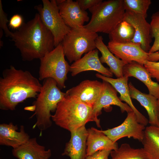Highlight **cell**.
Returning a JSON list of instances; mask_svg holds the SVG:
<instances>
[{"label":"cell","instance_id":"f546056e","mask_svg":"<svg viewBox=\"0 0 159 159\" xmlns=\"http://www.w3.org/2000/svg\"><path fill=\"white\" fill-rule=\"evenodd\" d=\"M7 15L4 11L1 0H0V30L4 32L6 36L11 38L12 32L9 29L7 24L9 21L7 19Z\"/></svg>","mask_w":159,"mask_h":159},{"label":"cell","instance_id":"d4e9b609","mask_svg":"<svg viewBox=\"0 0 159 159\" xmlns=\"http://www.w3.org/2000/svg\"><path fill=\"white\" fill-rule=\"evenodd\" d=\"M110 159H149L143 148H134L127 143L122 144L119 147L111 151Z\"/></svg>","mask_w":159,"mask_h":159},{"label":"cell","instance_id":"836d02e7","mask_svg":"<svg viewBox=\"0 0 159 159\" xmlns=\"http://www.w3.org/2000/svg\"><path fill=\"white\" fill-rule=\"evenodd\" d=\"M159 60V52L153 53H148V61L153 62H157Z\"/></svg>","mask_w":159,"mask_h":159},{"label":"cell","instance_id":"1f68e13d","mask_svg":"<svg viewBox=\"0 0 159 159\" xmlns=\"http://www.w3.org/2000/svg\"><path fill=\"white\" fill-rule=\"evenodd\" d=\"M23 23L22 16L18 14H15L11 18L9 21V26L12 29H18Z\"/></svg>","mask_w":159,"mask_h":159},{"label":"cell","instance_id":"7a4b0ae2","mask_svg":"<svg viewBox=\"0 0 159 159\" xmlns=\"http://www.w3.org/2000/svg\"><path fill=\"white\" fill-rule=\"evenodd\" d=\"M11 38L24 61L40 59L55 47L53 36L42 23L38 13L27 22H23L12 32Z\"/></svg>","mask_w":159,"mask_h":159},{"label":"cell","instance_id":"e0dca14e","mask_svg":"<svg viewBox=\"0 0 159 159\" xmlns=\"http://www.w3.org/2000/svg\"><path fill=\"white\" fill-rule=\"evenodd\" d=\"M96 77L110 84L120 95L119 98L120 100L126 102L135 114L138 122L145 126L149 123L148 120L141 114L133 104L130 94L128 81V77L124 75L123 77L114 79L108 77L101 74L97 73Z\"/></svg>","mask_w":159,"mask_h":159},{"label":"cell","instance_id":"d6986e66","mask_svg":"<svg viewBox=\"0 0 159 159\" xmlns=\"http://www.w3.org/2000/svg\"><path fill=\"white\" fill-rule=\"evenodd\" d=\"M124 75L134 77L142 82L147 87L149 94L159 99V84L153 81L150 74L144 66L135 62L126 64L123 69Z\"/></svg>","mask_w":159,"mask_h":159},{"label":"cell","instance_id":"603a6c76","mask_svg":"<svg viewBox=\"0 0 159 159\" xmlns=\"http://www.w3.org/2000/svg\"><path fill=\"white\" fill-rule=\"evenodd\" d=\"M95 44L96 48L102 54L100 58L101 63H106L109 67L110 71L117 78L123 77V69L126 63L113 55L104 43L102 36H98Z\"/></svg>","mask_w":159,"mask_h":159},{"label":"cell","instance_id":"7402d4cb","mask_svg":"<svg viewBox=\"0 0 159 159\" xmlns=\"http://www.w3.org/2000/svg\"><path fill=\"white\" fill-rule=\"evenodd\" d=\"M131 97L137 100L145 109L151 125L159 126L158 117V100L152 95L142 93L130 82L128 84Z\"/></svg>","mask_w":159,"mask_h":159},{"label":"cell","instance_id":"9c48e42d","mask_svg":"<svg viewBox=\"0 0 159 159\" xmlns=\"http://www.w3.org/2000/svg\"><path fill=\"white\" fill-rule=\"evenodd\" d=\"M145 126L139 123L133 111L127 113L126 117L119 126L101 131L114 142L124 137H131L141 142Z\"/></svg>","mask_w":159,"mask_h":159},{"label":"cell","instance_id":"5bb4252c","mask_svg":"<svg viewBox=\"0 0 159 159\" xmlns=\"http://www.w3.org/2000/svg\"><path fill=\"white\" fill-rule=\"evenodd\" d=\"M88 71H95L108 77L113 76L109 69L102 64L99 57L98 50L96 49L86 53L70 65L69 72L72 76Z\"/></svg>","mask_w":159,"mask_h":159},{"label":"cell","instance_id":"cb8c5ba5","mask_svg":"<svg viewBox=\"0 0 159 159\" xmlns=\"http://www.w3.org/2000/svg\"><path fill=\"white\" fill-rule=\"evenodd\" d=\"M141 143L149 159H159V126L146 127Z\"/></svg>","mask_w":159,"mask_h":159},{"label":"cell","instance_id":"d6a6232c","mask_svg":"<svg viewBox=\"0 0 159 159\" xmlns=\"http://www.w3.org/2000/svg\"><path fill=\"white\" fill-rule=\"evenodd\" d=\"M111 151L110 150H99L91 155L87 156L85 159H109L108 157Z\"/></svg>","mask_w":159,"mask_h":159},{"label":"cell","instance_id":"7c38bea8","mask_svg":"<svg viewBox=\"0 0 159 159\" xmlns=\"http://www.w3.org/2000/svg\"><path fill=\"white\" fill-rule=\"evenodd\" d=\"M123 21L130 24L135 31L134 36L131 42L140 44L142 48L148 53L151 46L153 38L150 24L144 16L131 11H125Z\"/></svg>","mask_w":159,"mask_h":159},{"label":"cell","instance_id":"8fae6325","mask_svg":"<svg viewBox=\"0 0 159 159\" xmlns=\"http://www.w3.org/2000/svg\"><path fill=\"white\" fill-rule=\"evenodd\" d=\"M107 47L115 56L126 64L135 62L144 65L148 61V53L142 48L139 43L132 42L120 43L110 41Z\"/></svg>","mask_w":159,"mask_h":159},{"label":"cell","instance_id":"ffe728a7","mask_svg":"<svg viewBox=\"0 0 159 159\" xmlns=\"http://www.w3.org/2000/svg\"><path fill=\"white\" fill-rule=\"evenodd\" d=\"M13 155L18 159H49L52 155L50 149L45 150L39 144L36 138H30L19 147L13 149Z\"/></svg>","mask_w":159,"mask_h":159},{"label":"cell","instance_id":"277c9868","mask_svg":"<svg viewBox=\"0 0 159 159\" xmlns=\"http://www.w3.org/2000/svg\"><path fill=\"white\" fill-rule=\"evenodd\" d=\"M92 110V107L65 94L51 119L57 125L71 132L93 121Z\"/></svg>","mask_w":159,"mask_h":159},{"label":"cell","instance_id":"52a82bcc","mask_svg":"<svg viewBox=\"0 0 159 159\" xmlns=\"http://www.w3.org/2000/svg\"><path fill=\"white\" fill-rule=\"evenodd\" d=\"M65 57L61 43L41 58L39 80L51 78L56 81L59 88H65V82L70 68Z\"/></svg>","mask_w":159,"mask_h":159},{"label":"cell","instance_id":"2e32d148","mask_svg":"<svg viewBox=\"0 0 159 159\" xmlns=\"http://www.w3.org/2000/svg\"><path fill=\"white\" fill-rule=\"evenodd\" d=\"M70 133V139L66 144L62 155L68 156L70 159H85L88 133L85 125Z\"/></svg>","mask_w":159,"mask_h":159},{"label":"cell","instance_id":"484cf974","mask_svg":"<svg viewBox=\"0 0 159 159\" xmlns=\"http://www.w3.org/2000/svg\"><path fill=\"white\" fill-rule=\"evenodd\" d=\"M135 34L133 27L127 22L123 21L109 34L110 41L120 43L131 42Z\"/></svg>","mask_w":159,"mask_h":159},{"label":"cell","instance_id":"e575fe53","mask_svg":"<svg viewBox=\"0 0 159 159\" xmlns=\"http://www.w3.org/2000/svg\"><path fill=\"white\" fill-rule=\"evenodd\" d=\"M158 117L159 125V99L158 100Z\"/></svg>","mask_w":159,"mask_h":159},{"label":"cell","instance_id":"4dcf8cb0","mask_svg":"<svg viewBox=\"0 0 159 159\" xmlns=\"http://www.w3.org/2000/svg\"><path fill=\"white\" fill-rule=\"evenodd\" d=\"M80 8L83 10H86L92 8L103 1L102 0H77L76 1Z\"/></svg>","mask_w":159,"mask_h":159},{"label":"cell","instance_id":"9a60e30c","mask_svg":"<svg viewBox=\"0 0 159 159\" xmlns=\"http://www.w3.org/2000/svg\"><path fill=\"white\" fill-rule=\"evenodd\" d=\"M58 6L60 16L70 28L83 26L89 20L87 12L80 8L76 1L63 0Z\"/></svg>","mask_w":159,"mask_h":159},{"label":"cell","instance_id":"8992f818","mask_svg":"<svg viewBox=\"0 0 159 159\" xmlns=\"http://www.w3.org/2000/svg\"><path fill=\"white\" fill-rule=\"evenodd\" d=\"M98 36L84 26L71 28L61 42L65 56L70 63L80 59L84 53L96 48L95 41Z\"/></svg>","mask_w":159,"mask_h":159},{"label":"cell","instance_id":"83f0119b","mask_svg":"<svg viewBox=\"0 0 159 159\" xmlns=\"http://www.w3.org/2000/svg\"><path fill=\"white\" fill-rule=\"evenodd\" d=\"M150 24L152 37L154 40L148 52L150 53L159 52V11L152 14Z\"/></svg>","mask_w":159,"mask_h":159},{"label":"cell","instance_id":"ac0fdd59","mask_svg":"<svg viewBox=\"0 0 159 159\" xmlns=\"http://www.w3.org/2000/svg\"><path fill=\"white\" fill-rule=\"evenodd\" d=\"M17 125L12 122L0 124V145L16 148L26 143L30 138L25 130L24 126L21 125L19 131Z\"/></svg>","mask_w":159,"mask_h":159},{"label":"cell","instance_id":"5b68a950","mask_svg":"<svg viewBox=\"0 0 159 159\" xmlns=\"http://www.w3.org/2000/svg\"><path fill=\"white\" fill-rule=\"evenodd\" d=\"M89 10L91 19L84 27L93 32L108 34L123 21L125 11L123 0L102 1Z\"/></svg>","mask_w":159,"mask_h":159},{"label":"cell","instance_id":"44dd1931","mask_svg":"<svg viewBox=\"0 0 159 159\" xmlns=\"http://www.w3.org/2000/svg\"><path fill=\"white\" fill-rule=\"evenodd\" d=\"M87 156L102 150H115L118 148L117 143L114 142L101 130L92 127L87 129Z\"/></svg>","mask_w":159,"mask_h":159},{"label":"cell","instance_id":"6da1fadb","mask_svg":"<svg viewBox=\"0 0 159 159\" xmlns=\"http://www.w3.org/2000/svg\"><path fill=\"white\" fill-rule=\"evenodd\" d=\"M42 87L39 80L29 72L10 65L4 70L0 78V109L15 110L27 99L36 98Z\"/></svg>","mask_w":159,"mask_h":159},{"label":"cell","instance_id":"ba28073f","mask_svg":"<svg viewBox=\"0 0 159 159\" xmlns=\"http://www.w3.org/2000/svg\"><path fill=\"white\" fill-rule=\"evenodd\" d=\"M43 5L35 6L41 21L45 27L52 34L54 46L57 47L63 41L71 28L65 23L59 13L55 0H42Z\"/></svg>","mask_w":159,"mask_h":159},{"label":"cell","instance_id":"3957f363","mask_svg":"<svg viewBox=\"0 0 159 159\" xmlns=\"http://www.w3.org/2000/svg\"><path fill=\"white\" fill-rule=\"evenodd\" d=\"M65 93L62 92L56 81L51 78L43 80L41 90L32 105L25 110L34 111L31 117L35 116L36 121L33 128L37 127L41 131L45 130L52 125L51 112H55L58 103Z\"/></svg>","mask_w":159,"mask_h":159},{"label":"cell","instance_id":"4fadbf2b","mask_svg":"<svg viewBox=\"0 0 159 159\" xmlns=\"http://www.w3.org/2000/svg\"><path fill=\"white\" fill-rule=\"evenodd\" d=\"M103 82L85 80L67 91L66 95L92 107L102 91Z\"/></svg>","mask_w":159,"mask_h":159},{"label":"cell","instance_id":"4316f807","mask_svg":"<svg viewBox=\"0 0 159 159\" xmlns=\"http://www.w3.org/2000/svg\"><path fill=\"white\" fill-rule=\"evenodd\" d=\"M123 3L125 11L142 15L146 18L151 1L150 0H123Z\"/></svg>","mask_w":159,"mask_h":159},{"label":"cell","instance_id":"30bf717a","mask_svg":"<svg viewBox=\"0 0 159 159\" xmlns=\"http://www.w3.org/2000/svg\"><path fill=\"white\" fill-rule=\"evenodd\" d=\"M103 87L101 92L92 107L93 121L95 122L99 127H101L100 120L97 117L101 113L103 108L111 105H115L120 108L122 113L133 111L132 109L126 103H123L117 96V91L109 83L103 81Z\"/></svg>","mask_w":159,"mask_h":159},{"label":"cell","instance_id":"f1b7e54d","mask_svg":"<svg viewBox=\"0 0 159 159\" xmlns=\"http://www.w3.org/2000/svg\"><path fill=\"white\" fill-rule=\"evenodd\" d=\"M144 66L149 72L151 77L155 78L157 82H159V62L148 61Z\"/></svg>","mask_w":159,"mask_h":159}]
</instances>
